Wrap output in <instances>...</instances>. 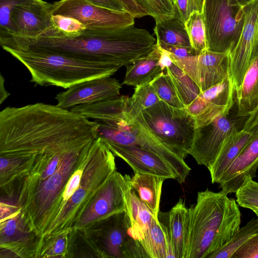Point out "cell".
<instances>
[{
    "label": "cell",
    "instance_id": "1",
    "mask_svg": "<svg viewBox=\"0 0 258 258\" xmlns=\"http://www.w3.org/2000/svg\"><path fill=\"white\" fill-rule=\"evenodd\" d=\"M156 39L148 31L130 25L68 34L53 26L36 38L11 35L5 45L57 53L77 59L126 66L148 54Z\"/></svg>",
    "mask_w": 258,
    "mask_h": 258
},
{
    "label": "cell",
    "instance_id": "2",
    "mask_svg": "<svg viewBox=\"0 0 258 258\" xmlns=\"http://www.w3.org/2000/svg\"><path fill=\"white\" fill-rule=\"evenodd\" d=\"M222 189L198 192L189 208V224L185 258H206L226 243L240 228L241 213L236 200Z\"/></svg>",
    "mask_w": 258,
    "mask_h": 258
},
{
    "label": "cell",
    "instance_id": "3",
    "mask_svg": "<svg viewBox=\"0 0 258 258\" xmlns=\"http://www.w3.org/2000/svg\"><path fill=\"white\" fill-rule=\"evenodd\" d=\"M29 71L30 82L68 89L87 80L111 77L122 66L77 59L48 51L4 48Z\"/></svg>",
    "mask_w": 258,
    "mask_h": 258
},
{
    "label": "cell",
    "instance_id": "4",
    "mask_svg": "<svg viewBox=\"0 0 258 258\" xmlns=\"http://www.w3.org/2000/svg\"><path fill=\"white\" fill-rule=\"evenodd\" d=\"M135 118L181 158L189 154L195 118L186 107H175L160 100Z\"/></svg>",
    "mask_w": 258,
    "mask_h": 258
},
{
    "label": "cell",
    "instance_id": "5",
    "mask_svg": "<svg viewBox=\"0 0 258 258\" xmlns=\"http://www.w3.org/2000/svg\"><path fill=\"white\" fill-rule=\"evenodd\" d=\"M97 138L105 144L136 146L150 150L164 159L171 167L176 180L183 183L191 169L184 159L160 141L137 119L130 121H98Z\"/></svg>",
    "mask_w": 258,
    "mask_h": 258
},
{
    "label": "cell",
    "instance_id": "6",
    "mask_svg": "<svg viewBox=\"0 0 258 258\" xmlns=\"http://www.w3.org/2000/svg\"><path fill=\"white\" fill-rule=\"evenodd\" d=\"M80 230L99 257L148 258L126 211L112 215Z\"/></svg>",
    "mask_w": 258,
    "mask_h": 258
},
{
    "label": "cell",
    "instance_id": "7",
    "mask_svg": "<svg viewBox=\"0 0 258 258\" xmlns=\"http://www.w3.org/2000/svg\"><path fill=\"white\" fill-rule=\"evenodd\" d=\"M203 15L207 50L229 54L236 46L245 21L237 0H205Z\"/></svg>",
    "mask_w": 258,
    "mask_h": 258
},
{
    "label": "cell",
    "instance_id": "8",
    "mask_svg": "<svg viewBox=\"0 0 258 258\" xmlns=\"http://www.w3.org/2000/svg\"><path fill=\"white\" fill-rule=\"evenodd\" d=\"M1 258H37L41 238L31 231L15 205L1 202Z\"/></svg>",
    "mask_w": 258,
    "mask_h": 258
},
{
    "label": "cell",
    "instance_id": "9",
    "mask_svg": "<svg viewBox=\"0 0 258 258\" xmlns=\"http://www.w3.org/2000/svg\"><path fill=\"white\" fill-rule=\"evenodd\" d=\"M131 177L115 170L88 205L74 229H82L112 215L126 211L125 192Z\"/></svg>",
    "mask_w": 258,
    "mask_h": 258
},
{
    "label": "cell",
    "instance_id": "10",
    "mask_svg": "<svg viewBox=\"0 0 258 258\" xmlns=\"http://www.w3.org/2000/svg\"><path fill=\"white\" fill-rule=\"evenodd\" d=\"M52 15L74 18L86 29L99 30L134 25L135 18L124 11L118 12L92 4L85 0H60L52 4Z\"/></svg>",
    "mask_w": 258,
    "mask_h": 258
},
{
    "label": "cell",
    "instance_id": "11",
    "mask_svg": "<svg viewBox=\"0 0 258 258\" xmlns=\"http://www.w3.org/2000/svg\"><path fill=\"white\" fill-rule=\"evenodd\" d=\"M245 21L238 43L229 55V76L238 90L249 67L258 56V0L243 6Z\"/></svg>",
    "mask_w": 258,
    "mask_h": 258
},
{
    "label": "cell",
    "instance_id": "12",
    "mask_svg": "<svg viewBox=\"0 0 258 258\" xmlns=\"http://www.w3.org/2000/svg\"><path fill=\"white\" fill-rule=\"evenodd\" d=\"M170 56L173 63L196 84L201 92L221 83L229 76L228 53L206 50L182 58Z\"/></svg>",
    "mask_w": 258,
    "mask_h": 258
},
{
    "label": "cell",
    "instance_id": "13",
    "mask_svg": "<svg viewBox=\"0 0 258 258\" xmlns=\"http://www.w3.org/2000/svg\"><path fill=\"white\" fill-rule=\"evenodd\" d=\"M238 131L236 122L227 116L196 126L189 155L199 165L208 167L214 161L226 140Z\"/></svg>",
    "mask_w": 258,
    "mask_h": 258
},
{
    "label": "cell",
    "instance_id": "14",
    "mask_svg": "<svg viewBox=\"0 0 258 258\" xmlns=\"http://www.w3.org/2000/svg\"><path fill=\"white\" fill-rule=\"evenodd\" d=\"M233 85L230 76L221 83L202 92L188 105L195 127L222 116H227L233 104Z\"/></svg>",
    "mask_w": 258,
    "mask_h": 258
},
{
    "label": "cell",
    "instance_id": "15",
    "mask_svg": "<svg viewBox=\"0 0 258 258\" xmlns=\"http://www.w3.org/2000/svg\"><path fill=\"white\" fill-rule=\"evenodd\" d=\"M121 85L114 78L93 79L76 84L55 97L57 106L67 110L81 104H91L115 97Z\"/></svg>",
    "mask_w": 258,
    "mask_h": 258
},
{
    "label": "cell",
    "instance_id": "16",
    "mask_svg": "<svg viewBox=\"0 0 258 258\" xmlns=\"http://www.w3.org/2000/svg\"><path fill=\"white\" fill-rule=\"evenodd\" d=\"M52 8V4L43 0H25L16 5L12 10L11 19L17 33L8 35L24 38L39 37L53 27Z\"/></svg>",
    "mask_w": 258,
    "mask_h": 258
},
{
    "label": "cell",
    "instance_id": "17",
    "mask_svg": "<svg viewBox=\"0 0 258 258\" xmlns=\"http://www.w3.org/2000/svg\"><path fill=\"white\" fill-rule=\"evenodd\" d=\"M114 156L124 160L134 173L156 175L165 180H176V176L170 165L153 152L144 148L116 144H105Z\"/></svg>",
    "mask_w": 258,
    "mask_h": 258
},
{
    "label": "cell",
    "instance_id": "18",
    "mask_svg": "<svg viewBox=\"0 0 258 258\" xmlns=\"http://www.w3.org/2000/svg\"><path fill=\"white\" fill-rule=\"evenodd\" d=\"M258 168V133L222 175L217 183L227 194L236 191L256 176Z\"/></svg>",
    "mask_w": 258,
    "mask_h": 258
},
{
    "label": "cell",
    "instance_id": "19",
    "mask_svg": "<svg viewBox=\"0 0 258 258\" xmlns=\"http://www.w3.org/2000/svg\"><path fill=\"white\" fill-rule=\"evenodd\" d=\"M258 133V125L250 130L232 134L225 141L214 161L207 168L212 183H217L222 175Z\"/></svg>",
    "mask_w": 258,
    "mask_h": 258
},
{
    "label": "cell",
    "instance_id": "20",
    "mask_svg": "<svg viewBox=\"0 0 258 258\" xmlns=\"http://www.w3.org/2000/svg\"><path fill=\"white\" fill-rule=\"evenodd\" d=\"M146 232L142 245L148 258H175L171 245L167 212H159Z\"/></svg>",
    "mask_w": 258,
    "mask_h": 258
},
{
    "label": "cell",
    "instance_id": "21",
    "mask_svg": "<svg viewBox=\"0 0 258 258\" xmlns=\"http://www.w3.org/2000/svg\"><path fill=\"white\" fill-rule=\"evenodd\" d=\"M171 245L175 258H185L187 249L189 210L182 199L167 212Z\"/></svg>",
    "mask_w": 258,
    "mask_h": 258
},
{
    "label": "cell",
    "instance_id": "22",
    "mask_svg": "<svg viewBox=\"0 0 258 258\" xmlns=\"http://www.w3.org/2000/svg\"><path fill=\"white\" fill-rule=\"evenodd\" d=\"M161 47L158 42L147 55L126 66L125 76L122 85L136 87L150 82L160 75L163 70L158 64Z\"/></svg>",
    "mask_w": 258,
    "mask_h": 258
},
{
    "label": "cell",
    "instance_id": "23",
    "mask_svg": "<svg viewBox=\"0 0 258 258\" xmlns=\"http://www.w3.org/2000/svg\"><path fill=\"white\" fill-rule=\"evenodd\" d=\"M128 97L118 95L91 104L79 105L70 110L93 120H119L125 117Z\"/></svg>",
    "mask_w": 258,
    "mask_h": 258
},
{
    "label": "cell",
    "instance_id": "24",
    "mask_svg": "<svg viewBox=\"0 0 258 258\" xmlns=\"http://www.w3.org/2000/svg\"><path fill=\"white\" fill-rule=\"evenodd\" d=\"M165 180L156 175L135 173L130 181L131 187L157 220L160 212L162 187Z\"/></svg>",
    "mask_w": 258,
    "mask_h": 258
},
{
    "label": "cell",
    "instance_id": "25",
    "mask_svg": "<svg viewBox=\"0 0 258 258\" xmlns=\"http://www.w3.org/2000/svg\"><path fill=\"white\" fill-rule=\"evenodd\" d=\"M237 116H249L258 107V56L245 73L236 91Z\"/></svg>",
    "mask_w": 258,
    "mask_h": 258
},
{
    "label": "cell",
    "instance_id": "26",
    "mask_svg": "<svg viewBox=\"0 0 258 258\" xmlns=\"http://www.w3.org/2000/svg\"><path fill=\"white\" fill-rule=\"evenodd\" d=\"M154 32L160 43L191 47L185 22L175 12L174 16L155 21Z\"/></svg>",
    "mask_w": 258,
    "mask_h": 258
},
{
    "label": "cell",
    "instance_id": "27",
    "mask_svg": "<svg viewBox=\"0 0 258 258\" xmlns=\"http://www.w3.org/2000/svg\"><path fill=\"white\" fill-rule=\"evenodd\" d=\"M125 211L132 227L141 238L142 244L146 232L155 218L131 186L125 192Z\"/></svg>",
    "mask_w": 258,
    "mask_h": 258
},
{
    "label": "cell",
    "instance_id": "28",
    "mask_svg": "<svg viewBox=\"0 0 258 258\" xmlns=\"http://www.w3.org/2000/svg\"><path fill=\"white\" fill-rule=\"evenodd\" d=\"M73 230H68L42 238L37 258H68Z\"/></svg>",
    "mask_w": 258,
    "mask_h": 258
},
{
    "label": "cell",
    "instance_id": "29",
    "mask_svg": "<svg viewBox=\"0 0 258 258\" xmlns=\"http://www.w3.org/2000/svg\"><path fill=\"white\" fill-rule=\"evenodd\" d=\"M160 100L150 83L135 87L134 94L128 98L124 112L125 118L128 121L132 120Z\"/></svg>",
    "mask_w": 258,
    "mask_h": 258
},
{
    "label": "cell",
    "instance_id": "30",
    "mask_svg": "<svg viewBox=\"0 0 258 258\" xmlns=\"http://www.w3.org/2000/svg\"><path fill=\"white\" fill-rule=\"evenodd\" d=\"M181 101L185 107L191 103L200 94L201 91L196 84L174 63L166 68Z\"/></svg>",
    "mask_w": 258,
    "mask_h": 258
},
{
    "label": "cell",
    "instance_id": "31",
    "mask_svg": "<svg viewBox=\"0 0 258 258\" xmlns=\"http://www.w3.org/2000/svg\"><path fill=\"white\" fill-rule=\"evenodd\" d=\"M258 234V218L252 219L239 228L224 245L208 255L206 258H232L234 252L248 240Z\"/></svg>",
    "mask_w": 258,
    "mask_h": 258
},
{
    "label": "cell",
    "instance_id": "32",
    "mask_svg": "<svg viewBox=\"0 0 258 258\" xmlns=\"http://www.w3.org/2000/svg\"><path fill=\"white\" fill-rule=\"evenodd\" d=\"M185 25L191 47L199 54L208 50L203 13L192 12L185 22Z\"/></svg>",
    "mask_w": 258,
    "mask_h": 258
},
{
    "label": "cell",
    "instance_id": "33",
    "mask_svg": "<svg viewBox=\"0 0 258 258\" xmlns=\"http://www.w3.org/2000/svg\"><path fill=\"white\" fill-rule=\"evenodd\" d=\"M149 83L161 100L175 107H185L180 100L169 76L165 71Z\"/></svg>",
    "mask_w": 258,
    "mask_h": 258
},
{
    "label": "cell",
    "instance_id": "34",
    "mask_svg": "<svg viewBox=\"0 0 258 258\" xmlns=\"http://www.w3.org/2000/svg\"><path fill=\"white\" fill-rule=\"evenodd\" d=\"M134 1L152 17L155 21L175 14L174 5L171 0H134Z\"/></svg>",
    "mask_w": 258,
    "mask_h": 258
},
{
    "label": "cell",
    "instance_id": "35",
    "mask_svg": "<svg viewBox=\"0 0 258 258\" xmlns=\"http://www.w3.org/2000/svg\"><path fill=\"white\" fill-rule=\"evenodd\" d=\"M69 257H99L82 230L74 229Z\"/></svg>",
    "mask_w": 258,
    "mask_h": 258
},
{
    "label": "cell",
    "instance_id": "36",
    "mask_svg": "<svg viewBox=\"0 0 258 258\" xmlns=\"http://www.w3.org/2000/svg\"><path fill=\"white\" fill-rule=\"evenodd\" d=\"M238 205L252 210L258 217V182L249 179L235 192Z\"/></svg>",
    "mask_w": 258,
    "mask_h": 258
},
{
    "label": "cell",
    "instance_id": "37",
    "mask_svg": "<svg viewBox=\"0 0 258 258\" xmlns=\"http://www.w3.org/2000/svg\"><path fill=\"white\" fill-rule=\"evenodd\" d=\"M25 0H0V36L17 33V29L12 20L13 8Z\"/></svg>",
    "mask_w": 258,
    "mask_h": 258
},
{
    "label": "cell",
    "instance_id": "38",
    "mask_svg": "<svg viewBox=\"0 0 258 258\" xmlns=\"http://www.w3.org/2000/svg\"><path fill=\"white\" fill-rule=\"evenodd\" d=\"M51 20L53 26L66 34H76L86 29L84 25L73 18L52 15Z\"/></svg>",
    "mask_w": 258,
    "mask_h": 258
},
{
    "label": "cell",
    "instance_id": "39",
    "mask_svg": "<svg viewBox=\"0 0 258 258\" xmlns=\"http://www.w3.org/2000/svg\"><path fill=\"white\" fill-rule=\"evenodd\" d=\"M205 0H176L175 12L185 22L194 12L203 13Z\"/></svg>",
    "mask_w": 258,
    "mask_h": 258
},
{
    "label": "cell",
    "instance_id": "40",
    "mask_svg": "<svg viewBox=\"0 0 258 258\" xmlns=\"http://www.w3.org/2000/svg\"><path fill=\"white\" fill-rule=\"evenodd\" d=\"M232 258H258V234L241 246L234 252Z\"/></svg>",
    "mask_w": 258,
    "mask_h": 258
},
{
    "label": "cell",
    "instance_id": "41",
    "mask_svg": "<svg viewBox=\"0 0 258 258\" xmlns=\"http://www.w3.org/2000/svg\"><path fill=\"white\" fill-rule=\"evenodd\" d=\"M159 43L163 49L169 52L171 56L177 58H182L199 54L191 47L173 46L159 42Z\"/></svg>",
    "mask_w": 258,
    "mask_h": 258
},
{
    "label": "cell",
    "instance_id": "42",
    "mask_svg": "<svg viewBox=\"0 0 258 258\" xmlns=\"http://www.w3.org/2000/svg\"><path fill=\"white\" fill-rule=\"evenodd\" d=\"M118 1L123 6L125 11L132 15L135 18H140L148 15L147 12L134 0Z\"/></svg>",
    "mask_w": 258,
    "mask_h": 258
},
{
    "label": "cell",
    "instance_id": "43",
    "mask_svg": "<svg viewBox=\"0 0 258 258\" xmlns=\"http://www.w3.org/2000/svg\"><path fill=\"white\" fill-rule=\"evenodd\" d=\"M96 6L118 12L125 11L118 0H85ZM126 12V11H125Z\"/></svg>",
    "mask_w": 258,
    "mask_h": 258
},
{
    "label": "cell",
    "instance_id": "44",
    "mask_svg": "<svg viewBox=\"0 0 258 258\" xmlns=\"http://www.w3.org/2000/svg\"><path fill=\"white\" fill-rule=\"evenodd\" d=\"M172 63L169 52L161 47V53L158 61V64L163 71H164L166 68L169 67Z\"/></svg>",
    "mask_w": 258,
    "mask_h": 258
},
{
    "label": "cell",
    "instance_id": "45",
    "mask_svg": "<svg viewBox=\"0 0 258 258\" xmlns=\"http://www.w3.org/2000/svg\"><path fill=\"white\" fill-rule=\"evenodd\" d=\"M258 125V107L245 122L243 130H250Z\"/></svg>",
    "mask_w": 258,
    "mask_h": 258
},
{
    "label": "cell",
    "instance_id": "46",
    "mask_svg": "<svg viewBox=\"0 0 258 258\" xmlns=\"http://www.w3.org/2000/svg\"><path fill=\"white\" fill-rule=\"evenodd\" d=\"M9 93L5 87V79L3 75L1 74L0 79V104L3 102L10 96Z\"/></svg>",
    "mask_w": 258,
    "mask_h": 258
},
{
    "label": "cell",
    "instance_id": "47",
    "mask_svg": "<svg viewBox=\"0 0 258 258\" xmlns=\"http://www.w3.org/2000/svg\"><path fill=\"white\" fill-rule=\"evenodd\" d=\"M237 2L240 4L242 6H244L252 0H237Z\"/></svg>",
    "mask_w": 258,
    "mask_h": 258
},
{
    "label": "cell",
    "instance_id": "48",
    "mask_svg": "<svg viewBox=\"0 0 258 258\" xmlns=\"http://www.w3.org/2000/svg\"><path fill=\"white\" fill-rule=\"evenodd\" d=\"M171 1L173 3V4L174 5V4L175 3V2H176V0H171Z\"/></svg>",
    "mask_w": 258,
    "mask_h": 258
}]
</instances>
